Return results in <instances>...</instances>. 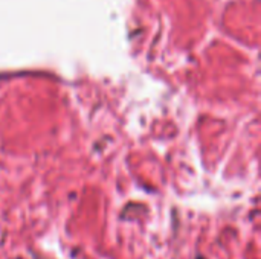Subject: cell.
I'll list each match as a JSON object with an SVG mask.
<instances>
[{
	"instance_id": "6da1fadb",
	"label": "cell",
	"mask_w": 261,
	"mask_h": 259,
	"mask_svg": "<svg viewBox=\"0 0 261 259\" xmlns=\"http://www.w3.org/2000/svg\"><path fill=\"white\" fill-rule=\"evenodd\" d=\"M196 259H206V258H205L203 255H197V256H196Z\"/></svg>"
}]
</instances>
